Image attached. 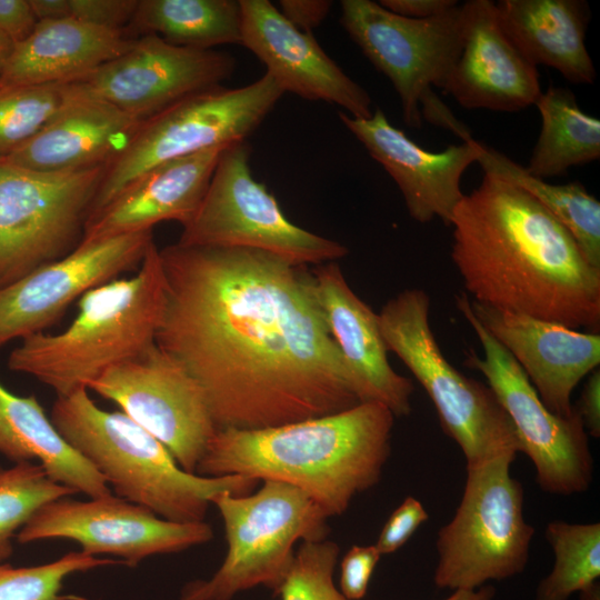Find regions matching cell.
<instances>
[{
	"mask_svg": "<svg viewBox=\"0 0 600 600\" xmlns=\"http://www.w3.org/2000/svg\"><path fill=\"white\" fill-rule=\"evenodd\" d=\"M234 69L236 60L227 52L179 47L142 34L121 56L60 84L67 99L102 102L146 120L191 94L221 86Z\"/></svg>",
	"mask_w": 600,
	"mask_h": 600,
	"instance_id": "obj_14",
	"label": "cell"
},
{
	"mask_svg": "<svg viewBox=\"0 0 600 600\" xmlns=\"http://www.w3.org/2000/svg\"><path fill=\"white\" fill-rule=\"evenodd\" d=\"M388 351L410 370L431 399L443 432L459 446L467 467L521 452L513 424L489 386L456 369L430 324V298L406 289L378 313Z\"/></svg>",
	"mask_w": 600,
	"mask_h": 600,
	"instance_id": "obj_6",
	"label": "cell"
},
{
	"mask_svg": "<svg viewBox=\"0 0 600 600\" xmlns=\"http://www.w3.org/2000/svg\"><path fill=\"white\" fill-rule=\"evenodd\" d=\"M50 419L66 441L111 484L118 497L174 522L203 521L211 500L248 494L259 481L184 471L169 450L122 411H106L80 389L54 401Z\"/></svg>",
	"mask_w": 600,
	"mask_h": 600,
	"instance_id": "obj_5",
	"label": "cell"
},
{
	"mask_svg": "<svg viewBox=\"0 0 600 600\" xmlns=\"http://www.w3.org/2000/svg\"><path fill=\"white\" fill-rule=\"evenodd\" d=\"M536 106L541 130L524 167L529 173L544 180L600 158V120L579 107L569 88L550 86Z\"/></svg>",
	"mask_w": 600,
	"mask_h": 600,
	"instance_id": "obj_28",
	"label": "cell"
},
{
	"mask_svg": "<svg viewBox=\"0 0 600 600\" xmlns=\"http://www.w3.org/2000/svg\"><path fill=\"white\" fill-rule=\"evenodd\" d=\"M388 11L410 19H427L446 12L459 2L456 0H380Z\"/></svg>",
	"mask_w": 600,
	"mask_h": 600,
	"instance_id": "obj_42",
	"label": "cell"
},
{
	"mask_svg": "<svg viewBox=\"0 0 600 600\" xmlns=\"http://www.w3.org/2000/svg\"><path fill=\"white\" fill-rule=\"evenodd\" d=\"M107 168L44 172L0 159V289L80 244Z\"/></svg>",
	"mask_w": 600,
	"mask_h": 600,
	"instance_id": "obj_11",
	"label": "cell"
},
{
	"mask_svg": "<svg viewBox=\"0 0 600 600\" xmlns=\"http://www.w3.org/2000/svg\"><path fill=\"white\" fill-rule=\"evenodd\" d=\"M578 412L583 427L594 438L600 436V370H593L581 393Z\"/></svg>",
	"mask_w": 600,
	"mask_h": 600,
	"instance_id": "obj_41",
	"label": "cell"
},
{
	"mask_svg": "<svg viewBox=\"0 0 600 600\" xmlns=\"http://www.w3.org/2000/svg\"><path fill=\"white\" fill-rule=\"evenodd\" d=\"M129 27L199 50L241 44L240 0H139Z\"/></svg>",
	"mask_w": 600,
	"mask_h": 600,
	"instance_id": "obj_29",
	"label": "cell"
},
{
	"mask_svg": "<svg viewBox=\"0 0 600 600\" xmlns=\"http://www.w3.org/2000/svg\"><path fill=\"white\" fill-rule=\"evenodd\" d=\"M340 23L362 53L396 89L404 123L422 126L420 102L441 89L460 56L464 6L427 19L394 14L371 0H342Z\"/></svg>",
	"mask_w": 600,
	"mask_h": 600,
	"instance_id": "obj_13",
	"label": "cell"
},
{
	"mask_svg": "<svg viewBox=\"0 0 600 600\" xmlns=\"http://www.w3.org/2000/svg\"><path fill=\"white\" fill-rule=\"evenodd\" d=\"M71 18L109 30H126L139 0H69Z\"/></svg>",
	"mask_w": 600,
	"mask_h": 600,
	"instance_id": "obj_37",
	"label": "cell"
},
{
	"mask_svg": "<svg viewBox=\"0 0 600 600\" xmlns=\"http://www.w3.org/2000/svg\"><path fill=\"white\" fill-rule=\"evenodd\" d=\"M429 518L422 503L407 497L386 521L377 543L380 554H389L400 549Z\"/></svg>",
	"mask_w": 600,
	"mask_h": 600,
	"instance_id": "obj_36",
	"label": "cell"
},
{
	"mask_svg": "<svg viewBox=\"0 0 600 600\" xmlns=\"http://www.w3.org/2000/svg\"><path fill=\"white\" fill-rule=\"evenodd\" d=\"M117 562L73 551L52 562L33 567L16 568L0 563V600H89L62 594L64 579L74 572Z\"/></svg>",
	"mask_w": 600,
	"mask_h": 600,
	"instance_id": "obj_34",
	"label": "cell"
},
{
	"mask_svg": "<svg viewBox=\"0 0 600 600\" xmlns=\"http://www.w3.org/2000/svg\"><path fill=\"white\" fill-rule=\"evenodd\" d=\"M0 453L39 461L54 482L90 498L111 493L103 476L59 433L34 396L11 393L0 383Z\"/></svg>",
	"mask_w": 600,
	"mask_h": 600,
	"instance_id": "obj_27",
	"label": "cell"
},
{
	"mask_svg": "<svg viewBox=\"0 0 600 600\" xmlns=\"http://www.w3.org/2000/svg\"><path fill=\"white\" fill-rule=\"evenodd\" d=\"M226 148L208 149L148 170L89 216L82 241L152 230L162 221L183 226L197 211Z\"/></svg>",
	"mask_w": 600,
	"mask_h": 600,
	"instance_id": "obj_23",
	"label": "cell"
},
{
	"mask_svg": "<svg viewBox=\"0 0 600 600\" xmlns=\"http://www.w3.org/2000/svg\"><path fill=\"white\" fill-rule=\"evenodd\" d=\"M456 306L483 349L482 358L471 349L464 364L487 379L513 424L521 452L534 466L540 489L560 496L587 491L593 459L577 407L569 417L551 412L517 361L477 319L466 292L456 296Z\"/></svg>",
	"mask_w": 600,
	"mask_h": 600,
	"instance_id": "obj_12",
	"label": "cell"
},
{
	"mask_svg": "<svg viewBox=\"0 0 600 600\" xmlns=\"http://www.w3.org/2000/svg\"><path fill=\"white\" fill-rule=\"evenodd\" d=\"M76 492L52 481L34 462L0 467V562L13 551L12 538L43 504Z\"/></svg>",
	"mask_w": 600,
	"mask_h": 600,
	"instance_id": "obj_32",
	"label": "cell"
},
{
	"mask_svg": "<svg viewBox=\"0 0 600 600\" xmlns=\"http://www.w3.org/2000/svg\"><path fill=\"white\" fill-rule=\"evenodd\" d=\"M163 304L164 276L153 241L133 276L87 291L63 331L21 339L8 367L34 377L58 397L88 389L106 370L156 343Z\"/></svg>",
	"mask_w": 600,
	"mask_h": 600,
	"instance_id": "obj_4",
	"label": "cell"
},
{
	"mask_svg": "<svg viewBox=\"0 0 600 600\" xmlns=\"http://www.w3.org/2000/svg\"><path fill=\"white\" fill-rule=\"evenodd\" d=\"M66 102L62 84L0 82V158L36 136Z\"/></svg>",
	"mask_w": 600,
	"mask_h": 600,
	"instance_id": "obj_33",
	"label": "cell"
},
{
	"mask_svg": "<svg viewBox=\"0 0 600 600\" xmlns=\"http://www.w3.org/2000/svg\"><path fill=\"white\" fill-rule=\"evenodd\" d=\"M450 227L451 259L473 301L598 333L600 269L524 190L484 173Z\"/></svg>",
	"mask_w": 600,
	"mask_h": 600,
	"instance_id": "obj_2",
	"label": "cell"
},
{
	"mask_svg": "<svg viewBox=\"0 0 600 600\" xmlns=\"http://www.w3.org/2000/svg\"><path fill=\"white\" fill-rule=\"evenodd\" d=\"M250 152L247 141L223 149L207 191L177 242L253 249L306 267L346 257L344 244L310 232L283 214L274 196L252 177Z\"/></svg>",
	"mask_w": 600,
	"mask_h": 600,
	"instance_id": "obj_10",
	"label": "cell"
},
{
	"mask_svg": "<svg viewBox=\"0 0 600 600\" xmlns=\"http://www.w3.org/2000/svg\"><path fill=\"white\" fill-rule=\"evenodd\" d=\"M546 538L554 553L552 571L540 581L536 600H569L600 577V523H548Z\"/></svg>",
	"mask_w": 600,
	"mask_h": 600,
	"instance_id": "obj_31",
	"label": "cell"
},
{
	"mask_svg": "<svg viewBox=\"0 0 600 600\" xmlns=\"http://www.w3.org/2000/svg\"><path fill=\"white\" fill-rule=\"evenodd\" d=\"M332 1L329 0H280V13L297 29L311 32L329 14Z\"/></svg>",
	"mask_w": 600,
	"mask_h": 600,
	"instance_id": "obj_40",
	"label": "cell"
},
{
	"mask_svg": "<svg viewBox=\"0 0 600 600\" xmlns=\"http://www.w3.org/2000/svg\"><path fill=\"white\" fill-rule=\"evenodd\" d=\"M223 520L227 554L208 580H193L180 600H231L263 586L276 596L290 571L294 546L327 539L328 517L302 490L263 481L254 492L224 491L212 498Z\"/></svg>",
	"mask_w": 600,
	"mask_h": 600,
	"instance_id": "obj_7",
	"label": "cell"
},
{
	"mask_svg": "<svg viewBox=\"0 0 600 600\" xmlns=\"http://www.w3.org/2000/svg\"><path fill=\"white\" fill-rule=\"evenodd\" d=\"M393 413L362 402L350 409L263 429H221L196 473L278 481L307 493L328 518L374 487L391 452Z\"/></svg>",
	"mask_w": 600,
	"mask_h": 600,
	"instance_id": "obj_3",
	"label": "cell"
},
{
	"mask_svg": "<svg viewBox=\"0 0 600 600\" xmlns=\"http://www.w3.org/2000/svg\"><path fill=\"white\" fill-rule=\"evenodd\" d=\"M470 306L483 328L520 366L542 403L560 417L571 416L576 386L600 364L599 333L580 332L473 300Z\"/></svg>",
	"mask_w": 600,
	"mask_h": 600,
	"instance_id": "obj_20",
	"label": "cell"
},
{
	"mask_svg": "<svg viewBox=\"0 0 600 600\" xmlns=\"http://www.w3.org/2000/svg\"><path fill=\"white\" fill-rule=\"evenodd\" d=\"M311 278L317 302L361 402L383 404L394 417L409 416L414 384L389 363L378 313L351 289L336 261L317 266Z\"/></svg>",
	"mask_w": 600,
	"mask_h": 600,
	"instance_id": "obj_22",
	"label": "cell"
},
{
	"mask_svg": "<svg viewBox=\"0 0 600 600\" xmlns=\"http://www.w3.org/2000/svg\"><path fill=\"white\" fill-rule=\"evenodd\" d=\"M240 6L241 46L266 66L284 93L339 106L353 118L372 116L368 91L344 73L311 32L297 29L268 0H240Z\"/></svg>",
	"mask_w": 600,
	"mask_h": 600,
	"instance_id": "obj_19",
	"label": "cell"
},
{
	"mask_svg": "<svg viewBox=\"0 0 600 600\" xmlns=\"http://www.w3.org/2000/svg\"><path fill=\"white\" fill-rule=\"evenodd\" d=\"M516 457L467 467L461 501L436 540L438 588L474 590L524 570L534 528L523 516L522 486L510 473Z\"/></svg>",
	"mask_w": 600,
	"mask_h": 600,
	"instance_id": "obj_8",
	"label": "cell"
},
{
	"mask_svg": "<svg viewBox=\"0 0 600 600\" xmlns=\"http://www.w3.org/2000/svg\"><path fill=\"white\" fill-rule=\"evenodd\" d=\"M152 230L81 241L68 254L0 289V348L43 332L90 289L138 269Z\"/></svg>",
	"mask_w": 600,
	"mask_h": 600,
	"instance_id": "obj_17",
	"label": "cell"
},
{
	"mask_svg": "<svg viewBox=\"0 0 600 600\" xmlns=\"http://www.w3.org/2000/svg\"><path fill=\"white\" fill-rule=\"evenodd\" d=\"M20 543L69 539L88 556L113 554L136 567L153 554L207 543L213 530L204 521L174 522L111 493L87 501L69 497L43 504L16 536Z\"/></svg>",
	"mask_w": 600,
	"mask_h": 600,
	"instance_id": "obj_16",
	"label": "cell"
},
{
	"mask_svg": "<svg viewBox=\"0 0 600 600\" xmlns=\"http://www.w3.org/2000/svg\"><path fill=\"white\" fill-rule=\"evenodd\" d=\"M380 552L372 546H352L340 563L339 590L348 600H361L380 560Z\"/></svg>",
	"mask_w": 600,
	"mask_h": 600,
	"instance_id": "obj_38",
	"label": "cell"
},
{
	"mask_svg": "<svg viewBox=\"0 0 600 600\" xmlns=\"http://www.w3.org/2000/svg\"><path fill=\"white\" fill-rule=\"evenodd\" d=\"M464 6L463 43L441 90L467 109L517 112L536 104L539 72L504 34L491 0Z\"/></svg>",
	"mask_w": 600,
	"mask_h": 600,
	"instance_id": "obj_21",
	"label": "cell"
},
{
	"mask_svg": "<svg viewBox=\"0 0 600 600\" xmlns=\"http://www.w3.org/2000/svg\"><path fill=\"white\" fill-rule=\"evenodd\" d=\"M134 39L126 30L99 28L73 18L38 21L32 33L14 44L0 82L67 83L121 56Z\"/></svg>",
	"mask_w": 600,
	"mask_h": 600,
	"instance_id": "obj_25",
	"label": "cell"
},
{
	"mask_svg": "<svg viewBox=\"0 0 600 600\" xmlns=\"http://www.w3.org/2000/svg\"><path fill=\"white\" fill-rule=\"evenodd\" d=\"M37 23L29 0H0V31L13 44L24 41Z\"/></svg>",
	"mask_w": 600,
	"mask_h": 600,
	"instance_id": "obj_39",
	"label": "cell"
},
{
	"mask_svg": "<svg viewBox=\"0 0 600 600\" xmlns=\"http://www.w3.org/2000/svg\"><path fill=\"white\" fill-rule=\"evenodd\" d=\"M496 590L491 586L480 587L474 590L458 589L444 600H493Z\"/></svg>",
	"mask_w": 600,
	"mask_h": 600,
	"instance_id": "obj_44",
	"label": "cell"
},
{
	"mask_svg": "<svg viewBox=\"0 0 600 600\" xmlns=\"http://www.w3.org/2000/svg\"><path fill=\"white\" fill-rule=\"evenodd\" d=\"M580 600H600L599 582H594L590 587L580 591Z\"/></svg>",
	"mask_w": 600,
	"mask_h": 600,
	"instance_id": "obj_46",
	"label": "cell"
},
{
	"mask_svg": "<svg viewBox=\"0 0 600 600\" xmlns=\"http://www.w3.org/2000/svg\"><path fill=\"white\" fill-rule=\"evenodd\" d=\"M143 121L102 102L67 99L46 127L0 159L44 172L109 167Z\"/></svg>",
	"mask_w": 600,
	"mask_h": 600,
	"instance_id": "obj_24",
	"label": "cell"
},
{
	"mask_svg": "<svg viewBox=\"0 0 600 600\" xmlns=\"http://www.w3.org/2000/svg\"><path fill=\"white\" fill-rule=\"evenodd\" d=\"M160 258L156 344L199 384L217 430L278 427L362 403L308 267L178 242Z\"/></svg>",
	"mask_w": 600,
	"mask_h": 600,
	"instance_id": "obj_1",
	"label": "cell"
},
{
	"mask_svg": "<svg viewBox=\"0 0 600 600\" xmlns=\"http://www.w3.org/2000/svg\"><path fill=\"white\" fill-rule=\"evenodd\" d=\"M13 42L0 31V77L13 50Z\"/></svg>",
	"mask_w": 600,
	"mask_h": 600,
	"instance_id": "obj_45",
	"label": "cell"
},
{
	"mask_svg": "<svg viewBox=\"0 0 600 600\" xmlns=\"http://www.w3.org/2000/svg\"><path fill=\"white\" fill-rule=\"evenodd\" d=\"M38 21L71 18L69 0H29Z\"/></svg>",
	"mask_w": 600,
	"mask_h": 600,
	"instance_id": "obj_43",
	"label": "cell"
},
{
	"mask_svg": "<svg viewBox=\"0 0 600 600\" xmlns=\"http://www.w3.org/2000/svg\"><path fill=\"white\" fill-rule=\"evenodd\" d=\"M499 23L514 47L533 66L556 69L568 81L591 84L597 78L586 46L590 18L582 0H500Z\"/></svg>",
	"mask_w": 600,
	"mask_h": 600,
	"instance_id": "obj_26",
	"label": "cell"
},
{
	"mask_svg": "<svg viewBox=\"0 0 600 600\" xmlns=\"http://www.w3.org/2000/svg\"><path fill=\"white\" fill-rule=\"evenodd\" d=\"M339 119L394 180L413 220L427 223L438 218L450 226L464 196L461 177L480 153V141L470 131L461 137L463 143L431 152L393 127L380 108L368 119L353 118L343 111L339 112Z\"/></svg>",
	"mask_w": 600,
	"mask_h": 600,
	"instance_id": "obj_18",
	"label": "cell"
},
{
	"mask_svg": "<svg viewBox=\"0 0 600 600\" xmlns=\"http://www.w3.org/2000/svg\"><path fill=\"white\" fill-rule=\"evenodd\" d=\"M283 94L264 72L239 88L218 86L197 92L146 119L107 168L90 214L161 163L247 141Z\"/></svg>",
	"mask_w": 600,
	"mask_h": 600,
	"instance_id": "obj_9",
	"label": "cell"
},
{
	"mask_svg": "<svg viewBox=\"0 0 600 600\" xmlns=\"http://www.w3.org/2000/svg\"><path fill=\"white\" fill-rule=\"evenodd\" d=\"M339 552L331 540L301 542L276 596L280 600H348L333 581Z\"/></svg>",
	"mask_w": 600,
	"mask_h": 600,
	"instance_id": "obj_35",
	"label": "cell"
},
{
	"mask_svg": "<svg viewBox=\"0 0 600 600\" xmlns=\"http://www.w3.org/2000/svg\"><path fill=\"white\" fill-rule=\"evenodd\" d=\"M88 389L117 403L196 473L217 428L199 384L156 343L106 370Z\"/></svg>",
	"mask_w": 600,
	"mask_h": 600,
	"instance_id": "obj_15",
	"label": "cell"
},
{
	"mask_svg": "<svg viewBox=\"0 0 600 600\" xmlns=\"http://www.w3.org/2000/svg\"><path fill=\"white\" fill-rule=\"evenodd\" d=\"M477 162L484 173L507 180L534 198L570 232L586 260L600 269V202L579 181L547 182L482 142Z\"/></svg>",
	"mask_w": 600,
	"mask_h": 600,
	"instance_id": "obj_30",
	"label": "cell"
}]
</instances>
